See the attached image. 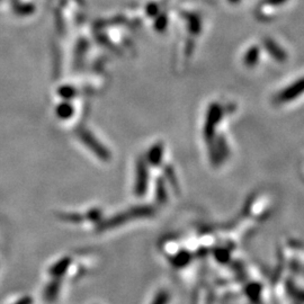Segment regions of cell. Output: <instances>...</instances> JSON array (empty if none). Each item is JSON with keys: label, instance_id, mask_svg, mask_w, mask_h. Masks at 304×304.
Returning a JSON list of instances; mask_svg holds the SVG:
<instances>
[{"label": "cell", "instance_id": "7a4b0ae2", "mask_svg": "<svg viewBox=\"0 0 304 304\" xmlns=\"http://www.w3.org/2000/svg\"><path fill=\"white\" fill-rule=\"evenodd\" d=\"M169 302H170V294L168 291L160 290L159 292L155 295V298H153L152 302L150 304H169Z\"/></svg>", "mask_w": 304, "mask_h": 304}, {"label": "cell", "instance_id": "6da1fadb", "mask_svg": "<svg viewBox=\"0 0 304 304\" xmlns=\"http://www.w3.org/2000/svg\"><path fill=\"white\" fill-rule=\"evenodd\" d=\"M69 265H70L69 259L64 258V259L61 260V262L58 263L57 265H54V266L50 269V274L53 277L61 276L62 274H63V272H66L67 269H68V267H69Z\"/></svg>", "mask_w": 304, "mask_h": 304}, {"label": "cell", "instance_id": "3957f363", "mask_svg": "<svg viewBox=\"0 0 304 304\" xmlns=\"http://www.w3.org/2000/svg\"><path fill=\"white\" fill-rule=\"evenodd\" d=\"M32 298H23L20 299L18 302H16L15 304H32Z\"/></svg>", "mask_w": 304, "mask_h": 304}]
</instances>
